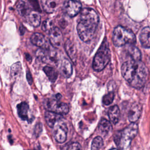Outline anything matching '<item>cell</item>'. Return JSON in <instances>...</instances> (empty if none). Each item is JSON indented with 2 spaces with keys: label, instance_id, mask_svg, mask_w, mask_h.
I'll return each instance as SVG.
<instances>
[{
  "label": "cell",
  "instance_id": "obj_1",
  "mask_svg": "<svg viewBox=\"0 0 150 150\" xmlns=\"http://www.w3.org/2000/svg\"><path fill=\"white\" fill-rule=\"evenodd\" d=\"M121 73L125 80L132 87L140 89L145 84L148 69L141 60H131L122 64Z\"/></svg>",
  "mask_w": 150,
  "mask_h": 150
},
{
  "label": "cell",
  "instance_id": "obj_2",
  "mask_svg": "<svg viewBox=\"0 0 150 150\" xmlns=\"http://www.w3.org/2000/svg\"><path fill=\"white\" fill-rule=\"evenodd\" d=\"M77 30L80 39L84 42H90L93 38L99 22L97 12L91 8H84L80 12Z\"/></svg>",
  "mask_w": 150,
  "mask_h": 150
},
{
  "label": "cell",
  "instance_id": "obj_3",
  "mask_svg": "<svg viewBox=\"0 0 150 150\" xmlns=\"http://www.w3.org/2000/svg\"><path fill=\"white\" fill-rule=\"evenodd\" d=\"M138 132V125L131 122L125 128L120 131L115 136L114 141L117 147L121 149H127L131 144V141Z\"/></svg>",
  "mask_w": 150,
  "mask_h": 150
},
{
  "label": "cell",
  "instance_id": "obj_4",
  "mask_svg": "<svg viewBox=\"0 0 150 150\" xmlns=\"http://www.w3.org/2000/svg\"><path fill=\"white\" fill-rule=\"evenodd\" d=\"M112 40L116 46H122L127 44L134 45L136 42L134 33L123 26H117L112 33Z\"/></svg>",
  "mask_w": 150,
  "mask_h": 150
},
{
  "label": "cell",
  "instance_id": "obj_5",
  "mask_svg": "<svg viewBox=\"0 0 150 150\" xmlns=\"http://www.w3.org/2000/svg\"><path fill=\"white\" fill-rule=\"evenodd\" d=\"M111 58V52L107 42H103L95 54L93 62V68L96 71L103 70L108 64Z\"/></svg>",
  "mask_w": 150,
  "mask_h": 150
},
{
  "label": "cell",
  "instance_id": "obj_6",
  "mask_svg": "<svg viewBox=\"0 0 150 150\" xmlns=\"http://www.w3.org/2000/svg\"><path fill=\"white\" fill-rule=\"evenodd\" d=\"M36 56L43 62L50 65L54 66L58 62L57 53L49 47L40 48L38 50L36 51Z\"/></svg>",
  "mask_w": 150,
  "mask_h": 150
},
{
  "label": "cell",
  "instance_id": "obj_7",
  "mask_svg": "<svg viewBox=\"0 0 150 150\" xmlns=\"http://www.w3.org/2000/svg\"><path fill=\"white\" fill-rule=\"evenodd\" d=\"M59 100L55 98V100L47 99L45 103V108L48 111H53L58 114L63 115L66 114L69 112V106L65 103L59 102Z\"/></svg>",
  "mask_w": 150,
  "mask_h": 150
},
{
  "label": "cell",
  "instance_id": "obj_8",
  "mask_svg": "<svg viewBox=\"0 0 150 150\" xmlns=\"http://www.w3.org/2000/svg\"><path fill=\"white\" fill-rule=\"evenodd\" d=\"M53 128L54 129V137L56 141L59 143H63L66 140L68 131L64 119L62 117L58 120Z\"/></svg>",
  "mask_w": 150,
  "mask_h": 150
},
{
  "label": "cell",
  "instance_id": "obj_9",
  "mask_svg": "<svg viewBox=\"0 0 150 150\" xmlns=\"http://www.w3.org/2000/svg\"><path fill=\"white\" fill-rule=\"evenodd\" d=\"M65 12L70 17L77 15L81 10V4L76 0H68L63 5Z\"/></svg>",
  "mask_w": 150,
  "mask_h": 150
},
{
  "label": "cell",
  "instance_id": "obj_10",
  "mask_svg": "<svg viewBox=\"0 0 150 150\" xmlns=\"http://www.w3.org/2000/svg\"><path fill=\"white\" fill-rule=\"evenodd\" d=\"M49 40L54 47H59L63 41V35L61 30L57 27H53L49 32Z\"/></svg>",
  "mask_w": 150,
  "mask_h": 150
},
{
  "label": "cell",
  "instance_id": "obj_11",
  "mask_svg": "<svg viewBox=\"0 0 150 150\" xmlns=\"http://www.w3.org/2000/svg\"><path fill=\"white\" fill-rule=\"evenodd\" d=\"M141 111H142V106L140 104L135 103L133 104L128 114V117L129 119V121L131 122H135L137 121L141 114Z\"/></svg>",
  "mask_w": 150,
  "mask_h": 150
},
{
  "label": "cell",
  "instance_id": "obj_12",
  "mask_svg": "<svg viewBox=\"0 0 150 150\" xmlns=\"http://www.w3.org/2000/svg\"><path fill=\"white\" fill-rule=\"evenodd\" d=\"M43 10L46 13H53L60 5V0H41Z\"/></svg>",
  "mask_w": 150,
  "mask_h": 150
},
{
  "label": "cell",
  "instance_id": "obj_13",
  "mask_svg": "<svg viewBox=\"0 0 150 150\" xmlns=\"http://www.w3.org/2000/svg\"><path fill=\"white\" fill-rule=\"evenodd\" d=\"M25 18L26 21L33 27L39 26L41 22L40 15L35 11H30Z\"/></svg>",
  "mask_w": 150,
  "mask_h": 150
},
{
  "label": "cell",
  "instance_id": "obj_14",
  "mask_svg": "<svg viewBox=\"0 0 150 150\" xmlns=\"http://www.w3.org/2000/svg\"><path fill=\"white\" fill-rule=\"evenodd\" d=\"M64 48L71 60L75 63L77 60V50L74 44L70 40L68 39L65 43Z\"/></svg>",
  "mask_w": 150,
  "mask_h": 150
},
{
  "label": "cell",
  "instance_id": "obj_15",
  "mask_svg": "<svg viewBox=\"0 0 150 150\" xmlns=\"http://www.w3.org/2000/svg\"><path fill=\"white\" fill-rule=\"evenodd\" d=\"M60 71L66 78H69L71 76L73 71L72 66L70 62L66 59H64L62 60L60 66Z\"/></svg>",
  "mask_w": 150,
  "mask_h": 150
},
{
  "label": "cell",
  "instance_id": "obj_16",
  "mask_svg": "<svg viewBox=\"0 0 150 150\" xmlns=\"http://www.w3.org/2000/svg\"><path fill=\"white\" fill-rule=\"evenodd\" d=\"M149 33L150 29L149 26L144 28L140 33L139 35V40L144 47L149 48L150 46V41H149Z\"/></svg>",
  "mask_w": 150,
  "mask_h": 150
},
{
  "label": "cell",
  "instance_id": "obj_17",
  "mask_svg": "<svg viewBox=\"0 0 150 150\" xmlns=\"http://www.w3.org/2000/svg\"><path fill=\"white\" fill-rule=\"evenodd\" d=\"M108 115L110 122L113 124H117L118 122L120 117V111L119 107L117 105L110 107L108 111Z\"/></svg>",
  "mask_w": 150,
  "mask_h": 150
},
{
  "label": "cell",
  "instance_id": "obj_18",
  "mask_svg": "<svg viewBox=\"0 0 150 150\" xmlns=\"http://www.w3.org/2000/svg\"><path fill=\"white\" fill-rule=\"evenodd\" d=\"M30 41L33 45L38 47H40V48L46 47V40L45 38L42 34L40 33H33L30 38Z\"/></svg>",
  "mask_w": 150,
  "mask_h": 150
},
{
  "label": "cell",
  "instance_id": "obj_19",
  "mask_svg": "<svg viewBox=\"0 0 150 150\" xmlns=\"http://www.w3.org/2000/svg\"><path fill=\"white\" fill-rule=\"evenodd\" d=\"M62 118L61 115L58 114L53 111H47L45 112V120L47 124V125L53 128L56 122Z\"/></svg>",
  "mask_w": 150,
  "mask_h": 150
},
{
  "label": "cell",
  "instance_id": "obj_20",
  "mask_svg": "<svg viewBox=\"0 0 150 150\" xmlns=\"http://www.w3.org/2000/svg\"><path fill=\"white\" fill-rule=\"evenodd\" d=\"M28 110L29 105L26 102H22L17 105L18 114L19 117L23 120H28Z\"/></svg>",
  "mask_w": 150,
  "mask_h": 150
},
{
  "label": "cell",
  "instance_id": "obj_21",
  "mask_svg": "<svg viewBox=\"0 0 150 150\" xmlns=\"http://www.w3.org/2000/svg\"><path fill=\"white\" fill-rule=\"evenodd\" d=\"M16 9L22 16H26L27 14L30 12L29 8L27 4L22 0H19L16 4Z\"/></svg>",
  "mask_w": 150,
  "mask_h": 150
},
{
  "label": "cell",
  "instance_id": "obj_22",
  "mask_svg": "<svg viewBox=\"0 0 150 150\" xmlns=\"http://www.w3.org/2000/svg\"><path fill=\"white\" fill-rule=\"evenodd\" d=\"M43 71L51 82L54 83L56 80L58 72L54 68L50 66H45L43 68Z\"/></svg>",
  "mask_w": 150,
  "mask_h": 150
},
{
  "label": "cell",
  "instance_id": "obj_23",
  "mask_svg": "<svg viewBox=\"0 0 150 150\" xmlns=\"http://www.w3.org/2000/svg\"><path fill=\"white\" fill-rule=\"evenodd\" d=\"M128 53L131 57V60L139 61L141 59V53L140 50L137 47L132 45H129L128 48Z\"/></svg>",
  "mask_w": 150,
  "mask_h": 150
},
{
  "label": "cell",
  "instance_id": "obj_24",
  "mask_svg": "<svg viewBox=\"0 0 150 150\" xmlns=\"http://www.w3.org/2000/svg\"><path fill=\"white\" fill-rule=\"evenodd\" d=\"M98 128L101 132L107 134L112 129V125L110 121L105 118H102L98 124Z\"/></svg>",
  "mask_w": 150,
  "mask_h": 150
},
{
  "label": "cell",
  "instance_id": "obj_25",
  "mask_svg": "<svg viewBox=\"0 0 150 150\" xmlns=\"http://www.w3.org/2000/svg\"><path fill=\"white\" fill-rule=\"evenodd\" d=\"M22 73V65L20 62L13 63L11 67V75L13 79H16L20 76Z\"/></svg>",
  "mask_w": 150,
  "mask_h": 150
},
{
  "label": "cell",
  "instance_id": "obj_26",
  "mask_svg": "<svg viewBox=\"0 0 150 150\" xmlns=\"http://www.w3.org/2000/svg\"><path fill=\"white\" fill-rule=\"evenodd\" d=\"M103 145V138L97 136L94 138L91 144V150H100Z\"/></svg>",
  "mask_w": 150,
  "mask_h": 150
},
{
  "label": "cell",
  "instance_id": "obj_27",
  "mask_svg": "<svg viewBox=\"0 0 150 150\" xmlns=\"http://www.w3.org/2000/svg\"><path fill=\"white\" fill-rule=\"evenodd\" d=\"M114 98V93L112 91H110L105 94L103 98V103L105 105H108L112 103Z\"/></svg>",
  "mask_w": 150,
  "mask_h": 150
},
{
  "label": "cell",
  "instance_id": "obj_28",
  "mask_svg": "<svg viewBox=\"0 0 150 150\" xmlns=\"http://www.w3.org/2000/svg\"><path fill=\"white\" fill-rule=\"evenodd\" d=\"M52 22L49 20H46L43 23H42V29L45 31H50L53 27V25L52 24Z\"/></svg>",
  "mask_w": 150,
  "mask_h": 150
},
{
  "label": "cell",
  "instance_id": "obj_29",
  "mask_svg": "<svg viewBox=\"0 0 150 150\" xmlns=\"http://www.w3.org/2000/svg\"><path fill=\"white\" fill-rule=\"evenodd\" d=\"M67 150H82L80 145L79 143L75 142L71 144Z\"/></svg>",
  "mask_w": 150,
  "mask_h": 150
},
{
  "label": "cell",
  "instance_id": "obj_30",
  "mask_svg": "<svg viewBox=\"0 0 150 150\" xmlns=\"http://www.w3.org/2000/svg\"><path fill=\"white\" fill-rule=\"evenodd\" d=\"M42 126L41 124L40 123L37 124L34 130V135L36 136V137H38L39 135V134L42 131Z\"/></svg>",
  "mask_w": 150,
  "mask_h": 150
},
{
  "label": "cell",
  "instance_id": "obj_31",
  "mask_svg": "<svg viewBox=\"0 0 150 150\" xmlns=\"http://www.w3.org/2000/svg\"><path fill=\"white\" fill-rule=\"evenodd\" d=\"M26 79H27V80H28L29 84L30 85H31L32 84V82H33V79H32V74H31L29 70H28L27 73H26Z\"/></svg>",
  "mask_w": 150,
  "mask_h": 150
},
{
  "label": "cell",
  "instance_id": "obj_32",
  "mask_svg": "<svg viewBox=\"0 0 150 150\" xmlns=\"http://www.w3.org/2000/svg\"><path fill=\"white\" fill-rule=\"evenodd\" d=\"M26 58L28 61H29V62L31 61V57L29 54H28V53L26 54Z\"/></svg>",
  "mask_w": 150,
  "mask_h": 150
},
{
  "label": "cell",
  "instance_id": "obj_33",
  "mask_svg": "<svg viewBox=\"0 0 150 150\" xmlns=\"http://www.w3.org/2000/svg\"><path fill=\"white\" fill-rule=\"evenodd\" d=\"M110 150H118V149H116V148H112V149H110Z\"/></svg>",
  "mask_w": 150,
  "mask_h": 150
}]
</instances>
